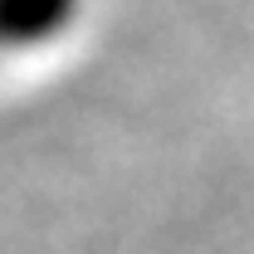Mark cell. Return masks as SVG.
<instances>
[{
    "mask_svg": "<svg viewBox=\"0 0 254 254\" xmlns=\"http://www.w3.org/2000/svg\"><path fill=\"white\" fill-rule=\"evenodd\" d=\"M73 15V0H0V39L5 44H34L54 34Z\"/></svg>",
    "mask_w": 254,
    "mask_h": 254,
    "instance_id": "cell-1",
    "label": "cell"
}]
</instances>
